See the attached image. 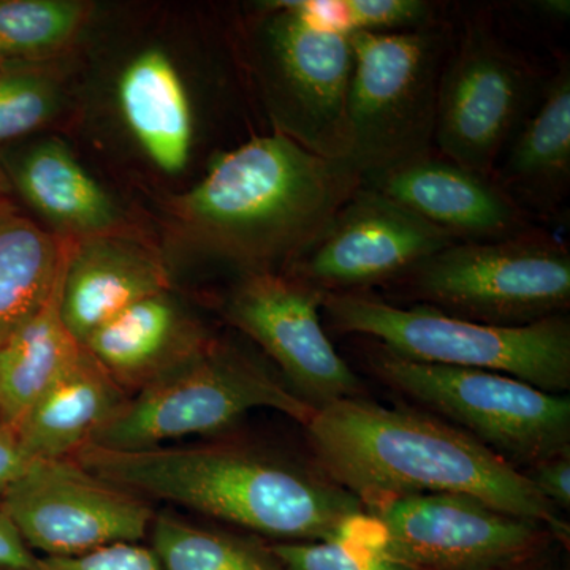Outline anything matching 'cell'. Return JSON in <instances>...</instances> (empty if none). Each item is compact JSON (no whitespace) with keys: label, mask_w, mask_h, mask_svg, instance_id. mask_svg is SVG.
<instances>
[{"label":"cell","mask_w":570,"mask_h":570,"mask_svg":"<svg viewBox=\"0 0 570 570\" xmlns=\"http://www.w3.org/2000/svg\"><path fill=\"white\" fill-rule=\"evenodd\" d=\"M305 428L318 469L365 509L409 494H464L569 535L523 471L445 420L356 396L317 409Z\"/></svg>","instance_id":"obj_1"},{"label":"cell","mask_w":570,"mask_h":570,"mask_svg":"<svg viewBox=\"0 0 570 570\" xmlns=\"http://www.w3.org/2000/svg\"><path fill=\"white\" fill-rule=\"evenodd\" d=\"M363 179L344 159L307 151L283 134L219 154L170 205L176 236L193 253L276 272L306 249Z\"/></svg>","instance_id":"obj_2"},{"label":"cell","mask_w":570,"mask_h":570,"mask_svg":"<svg viewBox=\"0 0 570 570\" xmlns=\"http://www.w3.org/2000/svg\"><path fill=\"white\" fill-rule=\"evenodd\" d=\"M70 460L149 502H171L276 542L336 538L366 512L322 469L249 445L111 450L88 444Z\"/></svg>","instance_id":"obj_3"},{"label":"cell","mask_w":570,"mask_h":570,"mask_svg":"<svg viewBox=\"0 0 570 570\" xmlns=\"http://www.w3.org/2000/svg\"><path fill=\"white\" fill-rule=\"evenodd\" d=\"M322 311L337 332L371 337L414 362L493 371L553 395L570 390L564 314L530 325H487L425 305L395 306L367 292L324 294Z\"/></svg>","instance_id":"obj_4"},{"label":"cell","mask_w":570,"mask_h":570,"mask_svg":"<svg viewBox=\"0 0 570 570\" xmlns=\"http://www.w3.org/2000/svg\"><path fill=\"white\" fill-rule=\"evenodd\" d=\"M346 163L363 183L433 153L439 82L453 32L441 21L400 32H348Z\"/></svg>","instance_id":"obj_5"},{"label":"cell","mask_w":570,"mask_h":570,"mask_svg":"<svg viewBox=\"0 0 570 570\" xmlns=\"http://www.w3.org/2000/svg\"><path fill=\"white\" fill-rule=\"evenodd\" d=\"M255 409H273L303 426L316 412L261 363L213 340L187 362L127 397L91 444L142 450L175 439L212 436Z\"/></svg>","instance_id":"obj_6"},{"label":"cell","mask_w":570,"mask_h":570,"mask_svg":"<svg viewBox=\"0 0 570 570\" xmlns=\"http://www.w3.org/2000/svg\"><path fill=\"white\" fill-rule=\"evenodd\" d=\"M367 365L379 381L436 412L513 468L570 452V400L493 373L414 362L373 346Z\"/></svg>","instance_id":"obj_7"},{"label":"cell","mask_w":570,"mask_h":570,"mask_svg":"<svg viewBox=\"0 0 570 570\" xmlns=\"http://www.w3.org/2000/svg\"><path fill=\"white\" fill-rule=\"evenodd\" d=\"M417 305L479 324L521 326L570 306L568 247L538 232L490 243H455L400 279Z\"/></svg>","instance_id":"obj_8"},{"label":"cell","mask_w":570,"mask_h":570,"mask_svg":"<svg viewBox=\"0 0 570 570\" xmlns=\"http://www.w3.org/2000/svg\"><path fill=\"white\" fill-rule=\"evenodd\" d=\"M255 29V56L276 132L328 159H346L354 73L348 32L272 2Z\"/></svg>","instance_id":"obj_9"},{"label":"cell","mask_w":570,"mask_h":570,"mask_svg":"<svg viewBox=\"0 0 570 570\" xmlns=\"http://www.w3.org/2000/svg\"><path fill=\"white\" fill-rule=\"evenodd\" d=\"M543 82L489 26L471 21L453 39L439 82L434 146L445 159L493 175L509 142L534 110Z\"/></svg>","instance_id":"obj_10"},{"label":"cell","mask_w":570,"mask_h":570,"mask_svg":"<svg viewBox=\"0 0 570 570\" xmlns=\"http://www.w3.org/2000/svg\"><path fill=\"white\" fill-rule=\"evenodd\" d=\"M387 551L414 570H513L547 546L549 528L464 494H409L366 509Z\"/></svg>","instance_id":"obj_11"},{"label":"cell","mask_w":570,"mask_h":570,"mask_svg":"<svg viewBox=\"0 0 570 570\" xmlns=\"http://www.w3.org/2000/svg\"><path fill=\"white\" fill-rule=\"evenodd\" d=\"M0 504L29 549L45 558L138 543L156 517L148 499L97 478L73 460L32 461Z\"/></svg>","instance_id":"obj_12"},{"label":"cell","mask_w":570,"mask_h":570,"mask_svg":"<svg viewBox=\"0 0 570 570\" xmlns=\"http://www.w3.org/2000/svg\"><path fill=\"white\" fill-rule=\"evenodd\" d=\"M455 243L441 228L362 184L284 272L324 294L366 292L403 279Z\"/></svg>","instance_id":"obj_13"},{"label":"cell","mask_w":570,"mask_h":570,"mask_svg":"<svg viewBox=\"0 0 570 570\" xmlns=\"http://www.w3.org/2000/svg\"><path fill=\"white\" fill-rule=\"evenodd\" d=\"M324 292L279 272L245 273L225 302L235 328L276 363L288 389L313 409L362 396V382L322 325Z\"/></svg>","instance_id":"obj_14"},{"label":"cell","mask_w":570,"mask_h":570,"mask_svg":"<svg viewBox=\"0 0 570 570\" xmlns=\"http://www.w3.org/2000/svg\"><path fill=\"white\" fill-rule=\"evenodd\" d=\"M363 184L441 228L456 243L502 242L532 232L528 213L493 179L438 153Z\"/></svg>","instance_id":"obj_15"},{"label":"cell","mask_w":570,"mask_h":570,"mask_svg":"<svg viewBox=\"0 0 570 570\" xmlns=\"http://www.w3.org/2000/svg\"><path fill=\"white\" fill-rule=\"evenodd\" d=\"M170 288L163 258L126 235L70 239L61 313L81 344L134 303Z\"/></svg>","instance_id":"obj_16"},{"label":"cell","mask_w":570,"mask_h":570,"mask_svg":"<svg viewBox=\"0 0 570 570\" xmlns=\"http://www.w3.org/2000/svg\"><path fill=\"white\" fill-rule=\"evenodd\" d=\"M212 341L167 291L124 309L97 328L82 347L130 396Z\"/></svg>","instance_id":"obj_17"},{"label":"cell","mask_w":570,"mask_h":570,"mask_svg":"<svg viewBox=\"0 0 570 570\" xmlns=\"http://www.w3.org/2000/svg\"><path fill=\"white\" fill-rule=\"evenodd\" d=\"M491 179L524 212L551 216L570 187V67L546 81L534 110L509 142Z\"/></svg>","instance_id":"obj_18"},{"label":"cell","mask_w":570,"mask_h":570,"mask_svg":"<svg viewBox=\"0 0 570 570\" xmlns=\"http://www.w3.org/2000/svg\"><path fill=\"white\" fill-rule=\"evenodd\" d=\"M0 163L11 187L56 228L58 236L82 239L118 232V206L66 142L47 138Z\"/></svg>","instance_id":"obj_19"},{"label":"cell","mask_w":570,"mask_h":570,"mask_svg":"<svg viewBox=\"0 0 570 570\" xmlns=\"http://www.w3.org/2000/svg\"><path fill=\"white\" fill-rule=\"evenodd\" d=\"M124 392L82 347L81 354L14 426L31 461L70 460L126 403Z\"/></svg>","instance_id":"obj_20"},{"label":"cell","mask_w":570,"mask_h":570,"mask_svg":"<svg viewBox=\"0 0 570 570\" xmlns=\"http://www.w3.org/2000/svg\"><path fill=\"white\" fill-rule=\"evenodd\" d=\"M118 102L130 134L153 164L168 175L186 170L195 138L193 105L164 51L151 48L130 61L119 77Z\"/></svg>","instance_id":"obj_21"},{"label":"cell","mask_w":570,"mask_h":570,"mask_svg":"<svg viewBox=\"0 0 570 570\" xmlns=\"http://www.w3.org/2000/svg\"><path fill=\"white\" fill-rule=\"evenodd\" d=\"M70 238L0 206V346L50 299L66 269Z\"/></svg>","instance_id":"obj_22"},{"label":"cell","mask_w":570,"mask_h":570,"mask_svg":"<svg viewBox=\"0 0 570 570\" xmlns=\"http://www.w3.org/2000/svg\"><path fill=\"white\" fill-rule=\"evenodd\" d=\"M62 284L63 275L50 299L0 346V419L13 430L81 354V344L63 324Z\"/></svg>","instance_id":"obj_23"},{"label":"cell","mask_w":570,"mask_h":570,"mask_svg":"<svg viewBox=\"0 0 570 570\" xmlns=\"http://www.w3.org/2000/svg\"><path fill=\"white\" fill-rule=\"evenodd\" d=\"M151 539L164 570H284L269 546L170 512L156 513Z\"/></svg>","instance_id":"obj_24"},{"label":"cell","mask_w":570,"mask_h":570,"mask_svg":"<svg viewBox=\"0 0 570 570\" xmlns=\"http://www.w3.org/2000/svg\"><path fill=\"white\" fill-rule=\"evenodd\" d=\"M89 6L78 0H0V63L32 61L66 48Z\"/></svg>","instance_id":"obj_25"},{"label":"cell","mask_w":570,"mask_h":570,"mask_svg":"<svg viewBox=\"0 0 570 570\" xmlns=\"http://www.w3.org/2000/svg\"><path fill=\"white\" fill-rule=\"evenodd\" d=\"M284 570H414L387 551L381 527L313 542L269 546Z\"/></svg>","instance_id":"obj_26"},{"label":"cell","mask_w":570,"mask_h":570,"mask_svg":"<svg viewBox=\"0 0 570 570\" xmlns=\"http://www.w3.org/2000/svg\"><path fill=\"white\" fill-rule=\"evenodd\" d=\"M296 10L343 31L400 32L423 28L434 20V3L423 0H295Z\"/></svg>","instance_id":"obj_27"},{"label":"cell","mask_w":570,"mask_h":570,"mask_svg":"<svg viewBox=\"0 0 570 570\" xmlns=\"http://www.w3.org/2000/svg\"><path fill=\"white\" fill-rule=\"evenodd\" d=\"M59 107L55 82L36 71L0 67V141L45 126Z\"/></svg>","instance_id":"obj_28"},{"label":"cell","mask_w":570,"mask_h":570,"mask_svg":"<svg viewBox=\"0 0 570 570\" xmlns=\"http://www.w3.org/2000/svg\"><path fill=\"white\" fill-rule=\"evenodd\" d=\"M36 570H164L151 547L115 543L77 557L39 558Z\"/></svg>","instance_id":"obj_29"},{"label":"cell","mask_w":570,"mask_h":570,"mask_svg":"<svg viewBox=\"0 0 570 570\" xmlns=\"http://www.w3.org/2000/svg\"><path fill=\"white\" fill-rule=\"evenodd\" d=\"M528 480L554 509L570 508V452L558 453L523 471Z\"/></svg>","instance_id":"obj_30"},{"label":"cell","mask_w":570,"mask_h":570,"mask_svg":"<svg viewBox=\"0 0 570 570\" xmlns=\"http://www.w3.org/2000/svg\"><path fill=\"white\" fill-rule=\"evenodd\" d=\"M39 558L21 538L9 513L0 504V568L7 570H36Z\"/></svg>","instance_id":"obj_31"},{"label":"cell","mask_w":570,"mask_h":570,"mask_svg":"<svg viewBox=\"0 0 570 570\" xmlns=\"http://www.w3.org/2000/svg\"><path fill=\"white\" fill-rule=\"evenodd\" d=\"M31 463L22 452L13 428L0 425V498Z\"/></svg>","instance_id":"obj_32"},{"label":"cell","mask_w":570,"mask_h":570,"mask_svg":"<svg viewBox=\"0 0 570 570\" xmlns=\"http://www.w3.org/2000/svg\"><path fill=\"white\" fill-rule=\"evenodd\" d=\"M11 190H13V187H11L9 175L0 163V206L9 204Z\"/></svg>","instance_id":"obj_33"},{"label":"cell","mask_w":570,"mask_h":570,"mask_svg":"<svg viewBox=\"0 0 570 570\" xmlns=\"http://www.w3.org/2000/svg\"><path fill=\"white\" fill-rule=\"evenodd\" d=\"M0 425H3L2 419H0Z\"/></svg>","instance_id":"obj_34"},{"label":"cell","mask_w":570,"mask_h":570,"mask_svg":"<svg viewBox=\"0 0 570 570\" xmlns=\"http://www.w3.org/2000/svg\"><path fill=\"white\" fill-rule=\"evenodd\" d=\"M0 67H2V63H0Z\"/></svg>","instance_id":"obj_35"},{"label":"cell","mask_w":570,"mask_h":570,"mask_svg":"<svg viewBox=\"0 0 570 570\" xmlns=\"http://www.w3.org/2000/svg\"><path fill=\"white\" fill-rule=\"evenodd\" d=\"M513 570H517V569H513Z\"/></svg>","instance_id":"obj_36"}]
</instances>
